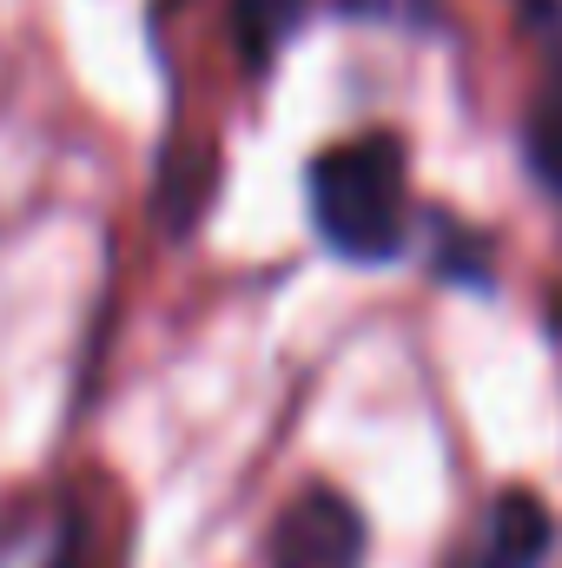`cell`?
<instances>
[{
  "instance_id": "6da1fadb",
  "label": "cell",
  "mask_w": 562,
  "mask_h": 568,
  "mask_svg": "<svg viewBox=\"0 0 562 568\" xmlns=\"http://www.w3.org/2000/svg\"><path fill=\"white\" fill-rule=\"evenodd\" d=\"M311 219L318 239L351 265H384L404 252L411 225V185L404 152L391 133H364L311 159Z\"/></svg>"
},
{
  "instance_id": "7a4b0ae2",
  "label": "cell",
  "mask_w": 562,
  "mask_h": 568,
  "mask_svg": "<svg viewBox=\"0 0 562 568\" xmlns=\"http://www.w3.org/2000/svg\"><path fill=\"white\" fill-rule=\"evenodd\" d=\"M272 562L279 568H358L364 562V516L338 489H304L272 529Z\"/></svg>"
},
{
  "instance_id": "3957f363",
  "label": "cell",
  "mask_w": 562,
  "mask_h": 568,
  "mask_svg": "<svg viewBox=\"0 0 562 568\" xmlns=\"http://www.w3.org/2000/svg\"><path fill=\"white\" fill-rule=\"evenodd\" d=\"M550 542H556V523H550L543 496L510 489V496L490 503V516H483V529H476L463 568H536L550 556Z\"/></svg>"
},
{
  "instance_id": "277c9868",
  "label": "cell",
  "mask_w": 562,
  "mask_h": 568,
  "mask_svg": "<svg viewBox=\"0 0 562 568\" xmlns=\"http://www.w3.org/2000/svg\"><path fill=\"white\" fill-rule=\"evenodd\" d=\"M298 13H304V0H239L232 7V33H239L245 67H265L279 53L284 33L298 27Z\"/></svg>"
},
{
  "instance_id": "5b68a950",
  "label": "cell",
  "mask_w": 562,
  "mask_h": 568,
  "mask_svg": "<svg viewBox=\"0 0 562 568\" xmlns=\"http://www.w3.org/2000/svg\"><path fill=\"white\" fill-rule=\"evenodd\" d=\"M523 152H530V172L562 199V80L530 106V126H523Z\"/></svg>"
},
{
  "instance_id": "8992f818",
  "label": "cell",
  "mask_w": 562,
  "mask_h": 568,
  "mask_svg": "<svg viewBox=\"0 0 562 568\" xmlns=\"http://www.w3.org/2000/svg\"><path fill=\"white\" fill-rule=\"evenodd\" d=\"M523 7L536 13V27H543V33L562 47V0H523Z\"/></svg>"
}]
</instances>
